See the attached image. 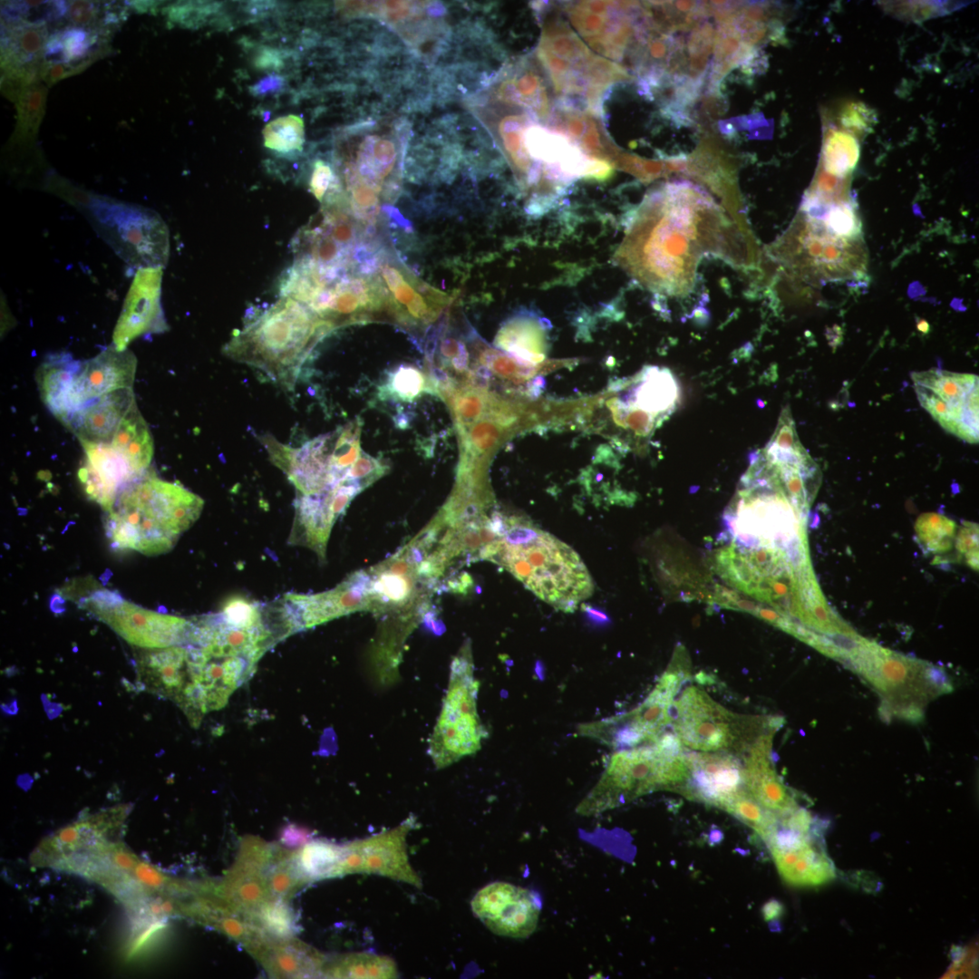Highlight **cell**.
Here are the masks:
<instances>
[{"instance_id": "51", "label": "cell", "mask_w": 979, "mask_h": 979, "mask_svg": "<svg viewBox=\"0 0 979 979\" xmlns=\"http://www.w3.org/2000/svg\"><path fill=\"white\" fill-rule=\"evenodd\" d=\"M309 834L305 830L296 826H289L284 831L282 840L287 845H298L308 839Z\"/></svg>"}, {"instance_id": "14", "label": "cell", "mask_w": 979, "mask_h": 979, "mask_svg": "<svg viewBox=\"0 0 979 979\" xmlns=\"http://www.w3.org/2000/svg\"><path fill=\"white\" fill-rule=\"evenodd\" d=\"M82 604L135 645L160 649L188 643L191 620L144 609L109 590L92 593Z\"/></svg>"}, {"instance_id": "43", "label": "cell", "mask_w": 979, "mask_h": 979, "mask_svg": "<svg viewBox=\"0 0 979 979\" xmlns=\"http://www.w3.org/2000/svg\"><path fill=\"white\" fill-rule=\"evenodd\" d=\"M262 918L266 926L279 936H287L295 930V919L288 907L280 902L265 907Z\"/></svg>"}, {"instance_id": "29", "label": "cell", "mask_w": 979, "mask_h": 979, "mask_svg": "<svg viewBox=\"0 0 979 979\" xmlns=\"http://www.w3.org/2000/svg\"><path fill=\"white\" fill-rule=\"evenodd\" d=\"M548 328L543 318L521 312L501 325L494 344L519 363L536 366L546 358Z\"/></svg>"}, {"instance_id": "21", "label": "cell", "mask_w": 979, "mask_h": 979, "mask_svg": "<svg viewBox=\"0 0 979 979\" xmlns=\"http://www.w3.org/2000/svg\"><path fill=\"white\" fill-rule=\"evenodd\" d=\"M137 360L128 349L120 351L112 344L92 359L82 362L67 400L63 425L78 411L103 395L117 390L132 388Z\"/></svg>"}, {"instance_id": "48", "label": "cell", "mask_w": 979, "mask_h": 979, "mask_svg": "<svg viewBox=\"0 0 979 979\" xmlns=\"http://www.w3.org/2000/svg\"><path fill=\"white\" fill-rule=\"evenodd\" d=\"M284 84L285 79L282 76L270 74L252 85L250 92L255 96H264L280 91Z\"/></svg>"}, {"instance_id": "55", "label": "cell", "mask_w": 979, "mask_h": 979, "mask_svg": "<svg viewBox=\"0 0 979 979\" xmlns=\"http://www.w3.org/2000/svg\"><path fill=\"white\" fill-rule=\"evenodd\" d=\"M2 708L4 709V711L5 712H8V713H16V712L18 710L15 700L12 703H10L9 704H3Z\"/></svg>"}, {"instance_id": "40", "label": "cell", "mask_w": 979, "mask_h": 979, "mask_svg": "<svg viewBox=\"0 0 979 979\" xmlns=\"http://www.w3.org/2000/svg\"><path fill=\"white\" fill-rule=\"evenodd\" d=\"M384 392L402 402H412L422 393H434L431 383L422 372L410 365H401L389 376Z\"/></svg>"}, {"instance_id": "42", "label": "cell", "mask_w": 979, "mask_h": 979, "mask_svg": "<svg viewBox=\"0 0 979 979\" xmlns=\"http://www.w3.org/2000/svg\"><path fill=\"white\" fill-rule=\"evenodd\" d=\"M101 11L99 3L72 1L68 3L66 16L73 25L109 31L104 21L99 18Z\"/></svg>"}, {"instance_id": "13", "label": "cell", "mask_w": 979, "mask_h": 979, "mask_svg": "<svg viewBox=\"0 0 979 979\" xmlns=\"http://www.w3.org/2000/svg\"><path fill=\"white\" fill-rule=\"evenodd\" d=\"M921 405L949 432L978 441V377L938 369L912 373Z\"/></svg>"}, {"instance_id": "25", "label": "cell", "mask_w": 979, "mask_h": 979, "mask_svg": "<svg viewBox=\"0 0 979 979\" xmlns=\"http://www.w3.org/2000/svg\"><path fill=\"white\" fill-rule=\"evenodd\" d=\"M84 460L78 478L85 494L105 511L119 493L142 476L110 443H81Z\"/></svg>"}, {"instance_id": "37", "label": "cell", "mask_w": 979, "mask_h": 979, "mask_svg": "<svg viewBox=\"0 0 979 979\" xmlns=\"http://www.w3.org/2000/svg\"><path fill=\"white\" fill-rule=\"evenodd\" d=\"M858 140L852 134L830 130L823 143V166L828 173L845 176L858 158Z\"/></svg>"}, {"instance_id": "50", "label": "cell", "mask_w": 979, "mask_h": 979, "mask_svg": "<svg viewBox=\"0 0 979 979\" xmlns=\"http://www.w3.org/2000/svg\"><path fill=\"white\" fill-rule=\"evenodd\" d=\"M111 860L113 867L124 871L133 870L137 862L132 855L123 850H113L111 853Z\"/></svg>"}, {"instance_id": "24", "label": "cell", "mask_w": 979, "mask_h": 979, "mask_svg": "<svg viewBox=\"0 0 979 979\" xmlns=\"http://www.w3.org/2000/svg\"><path fill=\"white\" fill-rule=\"evenodd\" d=\"M690 776L682 793L719 808L744 789L742 764L729 751L686 752Z\"/></svg>"}, {"instance_id": "28", "label": "cell", "mask_w": 979, "mask_h": 979, "mask_svg": "<svg viewBox=\"0 0 979 979\" xmlns=\"http://www.w3.org/2000/svg\"><path fill=\"white\" fill-rule=\"evenodd\" d=\"M109 31L70 24L50 34L44 61L59 62L70 76L86 69L106 53Z\"/></svg>"}, {"instance_id": "3", "label": "cell", "mask_w": 979, "mask_h": 979, "mask_svg": "<svg viewBox=\"0 0 979 979\" xmlns=\"http://www.w3.org/2000/svg\"><path fill=\"white\" fill-rule=\"evenodd\" d=\"M203 505L179 482L145 475L124 488L106 511V534L113 548L162 554L199 519Z\"/></svg>"}, {"instance_id": "56", "label": "cell", "mask_w": 979, "mask_h": 979, "mask_svg": "<svg viewBox=\"0 0 979 979\" xmlns=\"http://www.w3.org/2000/svg\"><path fill=\"white\" fill-rule=\"evenodd\" d=\"M917 327H918V329H919L920 331H922V332H925V333H926V332L927 331V329H928V325H927V323H926V322H924V321H923V322H921L920 324H918Z\"/></svg>"}, {"instance_id": "35", "label": "cell", "mask_w": 979, "mask_h": 979, "mask_svg": "<svg viewBox=\"0 0 979 979\" xmlns=\"http://www.w3.org/2000/svg\"><path fill=\"white\" fill-rule=\"evenodd\" d=\"M491 396L485 390L464 385L457 386L445 398L456 421L458 433L467 430L486 414Z\"/></svg>"}, {"instance_id": "33", "label": "cell", "mask_w": 979, "mask_h": 979, "mask_svg": "<svg viewBox=\"0 0 979 979\" xmlns=\"http://www.w3.org/2000/svg\"><path fill=\"white\" fill-rule=\"evenodd\" d=\"M719 809L748 825L764 841L773 833L779 822V816L759 804L745 788L725 800Z\"/></svg>"}, {"instance_id": "23", "label": "cell", "mask_w": 979, "mask_h": 979, "mask_svg": "<svg viewBox=\"0 0 979 979\" xmlns=\"http://www.w3.org/2000/svg\"><path fill=\"white\" fill-rule=\"evenodd\" d=\"M162 274V267L137 270L113 330L116 349L126 350L137 337L168 328L160 303Z\"/></svg>"}, {"instance_id": "26", "label": "cell", "mask_w": 979, "mask_h": 979, "mask_svg": "<svg viewBox=\"0 0 979 979\" xmlns=\"http://www.w3.org/2000/svg\"><path fill=\"white\" fill-rule=\"evenodd\" d=\"M775 731L759 735L746 749L743 783L746 790L763 808L779 817L796 809L797 803L777 774L771 761V743Z\"/></svg>"}, {"instance_id": "6", "label": "cell", "mask_w": 979, "mask_h": 979, "mask_svg": "<svg viewBox=\"0 0 979 979\" xmlns=\"http://www.w3.org/2000/svg\"><path fill=\"white\" fill-rule=\"evenodd\" d=\"M689 776L683 751L667 756L654 743L619 749L610 758L598 782L578 804L577 812L596 815L653 791L681 792Z\"/></svg>"}, {"instance_id": "15", "label": "cell", "mask_w": 979, "mask_h": 979, "mask_svg": "<svg viewBox=\"0 0 979 979\" xmlns=\"http://www.w3.org/2000/svg\"><path fill=\"white\" fill-rule=\"evenodd\" d=\"M383 299V308L408 329H423L438 319L450 296L417 278L403 265L386 255L371 259Z\"/></svg>"}, {"instance_id": "52", "label": "cell", "mask_w": 979, "mask_h": 979, "mask_svg": "<svg viewBox=\"0 0 979 979\" xmlns=\"http://www.w3.org/2000/svg\"><path fill=\"white\" fill-rule=\"evenodd\" d=\"M582 608L586 614V616H588V618L593 622L601 624L608 622L609 620L607 616L601 610L596 609L595 607H592L588 605H583Z\"/></svg>"}, {"instance_id": "10", "label": "cell", "mask_w": 979, "mask_h": 979, "mask_svg": "<svg viewBox=\"0 0 979 979\" xmlns=\"http://www.w3.org/2000/svg\"><path fill=\"white\" fill-rule=\"evenodd\" d=\"M478 691L470 646L467 644L451 662L448 689L429 742L428 753L437 769L480 748L487 732L477 711Z\"/></svg>"}, {"instance_id": "53", "label": "cell", "mask_w": 979, "mask_h": 979, "mask_svg": "<svg viewBox=\"0 0 979 979\" xmlns=\"http://www.w3.org/2000/svg\"><path fill=\"white\" fill-rule=\"evenodd\" d=\"M782 907L779 902L772 901L764 906V916L766 919H772L779 916Z\"/></svg>"}, {"instance_id": "1", "label": "cell", "mask_w": 979, "mask_h": 979, "mask_svg": "<svg viewBox=\"0 0 979 979\" xmlns=\"http://www.w3.org/2000/svg\"><path fill=\"white\" fill-rule=\"evenodd\" d=\"M713 202L687 182L669 183L638 207L616 259L654 290L674 292L700 252L698 222Z\"/></svg>"}, {"instance_id": "38", "label": "cell", "mask_w": 979, "mask_h": 979, "mask_svg": "<svg viewBox=\"0 0 979 979\" xmlns=\"http://www.w3.org/2000/svg\"><path fill=\"white\" fill-rule=\"evenodd\" d=\"M369 571L373 577V608L378 605L381 607L387 605L402 606L410 601L413 589L412 579L415 575L412 574L405 577V575L392 573L376 567L370 568Z\"/></svg>"}, {"instance_id": "54", "label": "cell", "mask_w": 979, "mask_h": 979, "mask_svg": "<svg viewBox=\"0 0 979 979\" xmlns=\"http://www.w3.org/2000/svg\"><path fill=\"white\" fill-rule=\"evenodd\" d=\"M45 708L50 718L56 717L61 711L60 705L51 703H48V705L45 706Z\"/></svg>"}, {"instance_id": "18", "label": "cell", "mask_w": 979, "mask_h": 979, "mask_svg": "<svg viewBox=\"0 0 979 979\" xmlns=\"http://www.w3.org/2000/svg\"><path fill=\"white\" fill-rule=\"evenodd\" d=\"M473 914L492 933L527 938L536 930L542 909L538 893L496 881L480 889L470 902Z\"/></svg>"}, {"instance_id": "8", "label": "cell", "mask_w": 979, "mask_h": 979, "mask_svg": "<svg viewBox=\"0 0 979 979\" xmlns=\"http://www.w3.org/2000/svg\"><path fill=\"white\" fill-rule=\"evenodd\" d=\"M673 732L683 746L699 751L746 749L761 733L778 729L776 717L738 715L696 685L685 687L672 707Z\"/></svg>"}, {"instance_id": "19", "label": "cell", "mask_w": 979, "mask_h": 979, "mask_svg": "<svg viewBox=\"0 0 979 979\" xmlns=\"http://www.w3.org/2000/svg\"><path fill=\"white\" fill-rule=\"evenodd\" d=\"M272 462L295 486L296 495H311L334 489L332 456L336 431L320 435L299 448L283 444L270 434L258 437Z\"/></svg>"}, {"instance_id": "49", "label": "cell", "mask_w": 979, "mask_h": 979, "mask_svg": "<svg viewBox=\"0 0 979 979\" xmlns=\"http://www.w3.org/2000/svg\"><path fill=\"white\" fill-rule=\"evenodd\" d=\"M133 873L141 884L150 887H160L163 884V877L151 867L144 863H137Z\"/></svg>"}, {"instance_id": "30", "label": "cell", "mask_w": 979, "mask_h": 979, "mask_svg": "<svg viewBox=\"0 0 979 979\" xmlns=\"http://www.w3.org/2000/svg\"><path fill=\"white\" fill-rule=\"evenodd\" d=\"M81 365L82 361L62 352L48 355L37 371L40 396L61 422L66 416L68 395Z\"/></svg>"}, {"instance_id": "46", "label": "cell", "mask_w": 979, "mask_h": 979, "mask_svg": "<svg viewBox=\"0 0 979 979\" xmlns=\"http://www.w3.org/2000/svg\"><path fill=\"white\" fill-rule=\"evenodd\" d=\"M975 947H969L966 950H962L961 954L955 959L954 964L945 977L946 978H957L965 977L971 978L975 975Z\"/></svg>"}, {"instance_id": "17", "label": "cell", "mask_w": 979, "mask_h": 979, "mask_svg": "<svg viewBox=\"0 0 979 979\" xmlns=\"http://www.w3.org/2000/svg\"><path fill=\"white\" fill-rule=\"evenodd\" d=\"M373 577L361 570L334 589L319 594H286L280 600L284 617L292 633L311 628L348 614L373 608Z\"/></svg>"}, {"instance_id": "9", "label": "cell", "mask_w": 979, "mask_h": 979, "mask_svg": "<svg viewBox=\"0 0 979 979\" xmlns=\"http://www.w3.org/2000/svg\"><path fill=\"white\" fill-rule=\"evenodd\" d=\"M851 665L881 693L887 714L907 720L922 719L923 707L929 700L952 690L941 669L894 654L874 643Z\"/></svg>"}, {"instance_id": "5", "label": "cell", "mask_w": 979, "mask_h": 979, "mask_svg": "<svg viewBox=\"0 0 979 979\" xmlns=\"http://www.w3.org/2000/svg\"><path fill=\"white\" fill-rule=\"evenodd\" d=\"M61 197L82 213L112 250L138 269L163 267L170 254L169 230L153 210L66 184Z\"/></svg>"}, {"instance_id": "2", "label": "cell", "mask_w": 979, "mask_h": 979, "mask_svg": "<svg viewBox=\"0 0 979 979\" xmlns=\"http://www.w3.org/2000/svg\"><path fill=\"white\" fill-rule=\"evenodd\" d=\"M331 332L305 304L280 296L265 309L251 315L222 352L292 391L315 347Z\"/></svg>"}, {"instance_id": "44", "label": "cell", "mask_w": 979, "mask_h": 979, "mask_svg": "<svg viewBox=\"0 0 979 979\" xmlns=\"http://www.w3.org/2000/svg\"><path fill=\"white\" fill-rule=\"evenodd\" d=\"M387 470L388 467L383 462L362 451L344 479L361 481L368 487Z\"/></svg>"}, {"instance_id": "22", "label": "cell", "mask_w": 979, "mask_h": 979, "mask_svg": "<svg viewBox=\"0 0 979 979\" xmlns=\"http://www.w3.org/2000/svg\"><path fill=\"white\" fill-rule=\"evenodd\" d=\"M766 842L780 876L791 886L817 887L836 876L832 861L809 833L792 830L778 822Z\"/></svg>"}, {"instance_id": "36", "label": "cell", "mask_w": 979, "mask_h": 979, "mask_svg": "<svg viewBox=\"0 0 979 979\" xmlns=\"http://www.w3.org/2000/svg\"><path fill=\"white\" fill-rule=\"evenodd\" d=\"M262 133L265 147L279 154H293L303 149L305 126L297 115L276 118L265 126Z\"/></svg>"}, {"instance_id": "39", "label": "cell", "mask_w": 979, "mask_h": 979, "mask_svg": "<svg viewBox=\"0 0 979 979\" xmlns=\"http://www.w3.org/2000/svg\"><path fill=\"white\" fill-rule=\"evenodd\" d=\"M333 974L346 978H396L398 973L394 961L389 956L357 954L343 960Z\"/></svg>"}, {"instance_id": "20", "label": "cell", "mask_w": 979, "mask_h": 979, "mask_svg": "<svg viewBox=\"0 0 979 979\" xmlns=\"http://www.w3.org/2000/svg\"><path fill=\"white\" fill-rule=\"evenodd\" d=\"M414 824L410 817L399 826L345 846V873L375 874L422 887L421 877L412 868L406 850V836Z\"/></svg>"}, {"instance_id": "27", "label": "cell", "mask_w": 979, "mask_h": 979, "mask_svg": "<svg viewBox=\"0 0 979 979\" xmlns=\"http://www.w3.org/2000/svg\"><path fill=\"white\" fill-rule=\"evenodd\" d=\"M135 405L132 388L117 390L78 411L64 426L81 443H111L121 421Z\"/></svg>"}, {"instance_id": "32", "label": "cell", "mask_w": 979, "mask_h": 979, "mask_svg": "<svg viewBox=\"0 0 979 979\" xmlns=\"http://www.w3.org/2000/svg\"><path fill=\"white\" fill-rule=\"evenodd\" d=\"M47 99V89L41 82L23 90L15 100L17 121L10 139L12 147L30 148L35 141L43 121Z\"/></svg>"}, {"instance_id": "4", "label": "cell", "mask_w": 979, "mask_h": 979, "mask_svg": "<svg viewBox=\"0 0 979 979\" xmlns=\"http://www.w3.org/2000/svg\"><path fill=\"white\" fill-rule=\"evenodd\" d=\"M540 22L536 57L557 98L597 116L605 92L629 79L625 69L593 53L550 5L541 4Z\"/></svg>"}, {"instance_id": "7", "label": "cell", "mask_w": 979, "mask_h": 979, "mask_svg": "<svg viewBox=\"0 0 979 979\" xmlns=\"http://www.w3.org/2000/svg\"><path fill=\"white\" fill-rule=\"evenodd\" d=\"M344 164L345 198L361 223L374 221L382 200H393L400 190L404 135L391 126L373 124L359 131Z\"/></svg>"}, {"instance_id": "45", "label": "cell", "mask_w": 979, "mask_h": 979, "mask_svg": "<svg viewBox=\"0 0 979 979\" xmlns=\"http://www.w3.org/2000/svg\"><path fill=\"white\" fill-rule=\"evenodd\" d=\"M873 121V112L863 103H850L840 111L842 126L854 133L867 131Z\"/></svg>"}, {"instance_id": "16", "label": "cell", "mask_w": 979, "mask_h": 979, "mask_svg": "<svg viewBox=\"0 0 979 979\" xmlns=\"http://www.w3.org/2000/svg\"><path fill=\"white\" fill-rule=\"evenodd\" d=\"M638 5L616 2H573L564 5L572 26L592 49L613 60L624 59L638 30Z\"/></svg>"}, {"instance_id": "34", "label": "cell", "mask_w": 979, "mask_h": 979, "mask_svg": "<svg viewBox=\"0 0 979 979\" xmlns=\"http://www.w3.org/2000/svg\"><path fill=\"white\" fill-rule=\"evenodd\" d=\"M345 847L326 841H313L302 849L299 863L312 878H326L344 874Z\"/></svg>"}, {"instance_id": "41", "label": "cell", "mask_w": 979, "mask_h": 979, "mask_svg": "<svg viewBox=\"0 0 979 979\" xmlns=\"http://www.w3.org/2000/svg\"><path fill=\"white\" fill-rule=\"evenodd\" d=\"M480 363L490 373L499 377L525 380L532 376L534 366L519 363L511 356L492 348H483L480 353Z\"/></svg>"}, {"instance_id": "47", "label": "cell", "mask_w": 979, "mask_h": 979, "mask_svg": "<svg viewBox=\"0 0 979 979\" xmlns=\"http://www.w3.org/2000/svg\"><path fill=\"white\" fill-rule=\"evenodd\" d=\"M895 6H897V8L889 10L894 11L900 15L911 11V15H908V18H926L940 15V11H946V8L943 7V4H935L934 2H923L920 9L916 7V4H914V2L908 4L903 2V4H897Z\"/></svg>"}, {"instance_id": "12", "label": "cell", "mask_w": 979, "mask_h": 979, "mask_svg": "<svg viewBox=\"0 0 979 979\" xmlns=\"http://www.w3.org/2000/svg\"><path fill=\"white\" fill-rule=\"evenodd\" d=\"M690 676V665L673 659L640 705L623 715L581 724L579 734L617 749L653 743L671 724L673 703Z\"/></svg>"}, {"instance_id": "11", "label": "cell", "mask_w": 979, "mask_h": 979, "mask_svg": "<svg viewBox=\"0 0 979 979\" xmlns=\"http://www.w3.org/2000/svg\"><path fill=\"white\" fill-rule=\"evenodd\" d=\"M504 543V542H503ZM499 564L506 567L543 599L557 603L560 609L572 611L577 598L569 591L586 594L575 581L589 584L578 557L548 533L541 532L533 542L504 549Z\"/></svg>"}, {"instance_id": "31", "label": "cell", "mask_w": 979, "mask_h": 979, "mask_svg": "<svg viewBox=\"0 0 979 979\" xmlns=\"http://www.w3.org/2000/svg\"><path fill=\"white\" fill-rule=\"evenodd\" d=\"M141 476L148 469L154 451L149 426L135 405L121 421L110 443Z\"/></svg>"}]
</instances>
